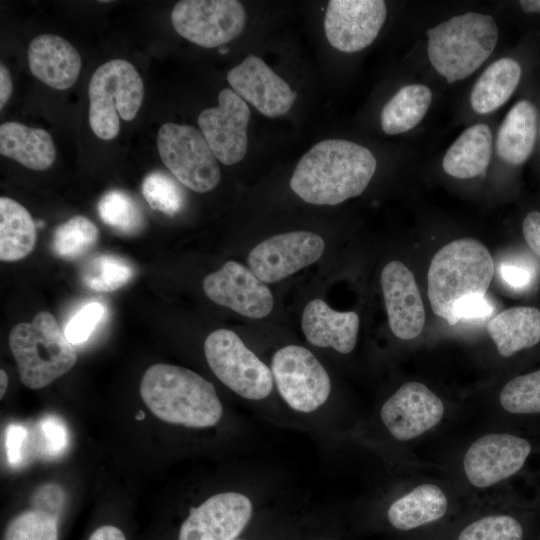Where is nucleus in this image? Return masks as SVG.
<instances>
[{
    "label": "nucleus",
    "instance_id": "5701e85b",
    "mask_svg": "<svg viewBox=\"0 0 540 540\" xmlns=\"http://www.w3.org/2000/svg\"><path fill=\"white\" fill-rule=\"evenodd\" d=\"M487 331L499 354L510 357L540 341V310L530 306L506 309L491 319Z\"/></svg>",
    "mask_w": 540,
    "mask_h": 540
},
{
    "label": "nucleus",
    "instance_id": "f03ea898",
    "mask_svg": "<svg viewBox=\"0 0 540 540\" xmlns=\"http://www.w3.org/2000/svg\"><path fill=\"white\" fill-rule=\"evenodd\" d=\"M140 395L149 410L167 423L207 428L222 418V404L212 383L181 366H150L141 379Z\"/></svg>",
    "mask_w": 540,
    "mask_h": 540
},
{
    "label": "nucleus",
    "instance_id": "ea45409f",
    "mask_svg": "<svg viewBox=\"0 0 540 540\" xmlns=\"http://www.w3.org/2000/svg\"><path fill=\"white\" fill-rule=\"evenodd\" d=\"M27 436L23 425L10 424L5 431V451L10 465H17L21 461L22 445Z\"/></svg>",
    "mask_w": 540,
    "mask_h": 540
},
{
    "label": "nucleus",
    "instance_id": "f8f14e48",
    "mask_svg": "<svg viewBox=\"0 0 540 540\" xmlns=\"http://www.w3.org/2000/svg\"><path fill=\"white\" fill-rule=\"evenodd\" d=\"M250 109L232 89L219 92L218 105L198 116L200 131L216 159L225 165L240 162L247 152V126Z\"/></svg>",
    "mask_w": 540,
    "mask_h": 540
},
{
    "label": "nucleus",
    "instance_id": "a19ab883",
    "mask_svg": "<svg viewBox=\"0 0 540 540\" xmlns=\"http://www.w3.org/2000/svg\"><path fill=\"white\" fill-rule=\"evenodd\" d=\"M524 239L530 249L540 257V212L531 211L524 218L522 225Z\"/></svg>",
    "mask_w": 540,
    "mask_h": 540
},
{
    "label": "nucleus",
    "instance_id": "7c9ffc66",
    "mask_svg": "<svg viewBox=\"0 0 540 540\" xmlns=\"http://www.w3.org/2000/svg\"><path fill=\"white\" fill-rule=\"evenodd\" d=\"M101 220L124 234L138 232L144 223L141 209L125 191L114 189L105 193L98 203Z\"/></svg>",
    "mask_w": 540,
    "mask_h": 540
},
{
    "label": "nucleus",
    "instance_id": "39448f33",
    "mask_svg": "<svg viewBox=\"0 0 540 540\" xmlns=\"http://www.w3.org/2000/svg\"><path fill=\"white\" fill-rule=\"evenodd\" d=\"M9 347L19 378L30 389L49 385L69 372L77 361L73 344L47 311L37 313L30 323L15 325L9 334Z\"/></svg>",
    "mask_w": 540,
    "mask_h": 540
},
{
    "label": "nucleus",
    "instance_id": "2f4dec72",
    "mask_svg": "<svg viewBox=\"0 0 540 540\" xmlns=\"http://www.w3.org/2000/svg\"><path fill=\"white\" fill-rule=\"evenodd\" d=\"M133 274V267L123 258L102 254L90 260L83 273V282L95 292L107 293L123 287Z\"/></svg>",
    "mask_w": 540,
    "mask_h": 540
},
{
    "label": "nucleus",
    "instance_id": "393cba45",
    "mask_svg": "<svg viewBox=\"0 0 540 540\" xmlns=\"http://www.w3.org/2000/svg\"><path fill=\"white\" fill-rule=\"evenodd\" d=\"M536 134V107L528 100L518 101L508 111L498 130V155L508 164L524 163L533 151Z\"/></svg>",
    "mask_w": 540,
    "mask_h": 540
},
{
    "label": "nucleus",
    "instance_id": "ddd939ff",
    "mask_svg": "<svg viewBox=\"0 0 540 540\" xmlns=\"http://www.w3.org/2000/svg\"><path fill=\"white\" fill-rule=\"evenodd\" d=\"M386 16L382 0H331L324 17L326 38L339 51L358 52L376 39Z\"/></svg>",
    "mask_w": 540,
    "mask_h": 540
},
{
    "label": "nucleus",
    "instance_id": "f257e3e1",
    "mask_svg": "<svg viewBox=\"0 0 540 540\" xmlns=\"http://www.w3.org/2000/svg\"><path fill=\"white\" fill-rule=\"evenodd\" d=\"M377 162L357 143L327 139L315 144L296 165L292 191L315 205H336L360 195L372 179Z\"/></svg>",
    "mask_w": 540,
    "mask_h": 540
},
{
    "label": "nucleus",
    "instance_id": "09e8293b",
    "mask_svg": "<svg viewBox=\"0 0 540 540\" xmlns=\"http://www.w3.org/2000/svg\"><path fill=\"white\" fill-rule=\"evenodd\" d=\"M236 540H244V539H236Z\"/></svg>",
    "mask_w": 540,
    "mask_h": 540
},
{
    "label": "nucleus",
    "instance_id": "0eeeda50",
    "mask_svg": "<svg viewBox=\"0 0 540 540\" xmlns=\"http://www.w3.org/2000/svg\"><path fill=\"white\" fill-rule=\"evenodd\" d=\"M204 354L215 376L239 396L262 400L271 394V370L235 332L218 329L210 333L204 342Z\"/></svg>",
    "mask_w": 540,
    "mask_h": 540
},
{
    "label": "nucleus",
    "instance_id": "aec40b11",
    "mask_svg": "<svg viewBox=\"0 0 540 540\" xmlns=\"http://www.w3.org/2000/svg\"><path fill=\"white\" fill-rule=\"evenodd\" d=\"M30 72L49 87L66 90L76 82L82 60L76 48L61 36L41 34L27 50Z\"/></svg>",
    "mask_w": 540,
    "mask_h": 540
},
{
    "label": "nucleus",
    "instance_id": "4468645a",
    "mask_svg": "<svg viewBox=\"0 0 540 540\" xmlns=\"http://www.w3.org/2000/svg\"><path fill=\"white\" fill-rule=\"evenodd\" d=\"M531 452L530 443L507 433H491L474 441L463 458L468 481L475 487L492 486L517 473Z\"/></svg>",
    "mask_w": 540,
    "mask_h": 540
},
{
    "label": "nucleus",
    "instance_id": "f3484780",
    "mask_svg": "<svg viewBox=\"0 0 540 540\" xmlns=\"http://www.w3.org/2000/svg\"><path fill=\"white\" fill-rule=\"evenodd\" d=\"M251 500L238 492H222L192 508L178 540H236L251 519Z\"/></svg>",
    "mask_w": 540,
    "mask_h": 540
},
{
    "label": "nucleus",
    "instance_id": "de8ad7c7",
    "mask_svg": "<svg viewBox=\"0 0 540 540\" xmlns=\"http://www.w3.org/2000/svg\"><path fill=\"white\" fill-rule=\"evenodd\" d=\"M227 51H228V48H227V47H224V48H221V49H220V53H221V54H225Z\"/></svg>",
    "mask_w": 540,
    "mask_h": 540
},
{
    "label": "nucleus",
    "instance_id": "e433bc0d",
    "mask_svg": "<svg viewBox=\"0 0 540 540\" xmlns=\"http://www.w3.org/2000/svg\"><path fill=\"white\" fill-rule=\"evenodd\" d=\"M106 313L105 306L98 301H90L82 305L68 320L64 334L73 345L86 342Z\"/></svg>",
    "mask_w": 540,
    "mask_h": 540
},
{
    "label": "nucleus",
    "instance_id": "cd10ccee",
    "mask_svg": "<svg viewBox=\"0 0 540 540\" xmlns=\"http://www.w3.org/2000/svg\"><path fill=\"white\" fill-rule=\"evenodd\" d=\"M37 240L36 224L28 210L9 197L0 198V260L18 261L28 256Z\"/></svg>",
    "mask_w": 540,
    "mask_h": 540
},
{
    "label": "nucleus",
    "instance_id": "4c0bfd02",
    "mask_svg": "<svg viewBox=\"0 0 540 540\" xmlns=\"http://www.w3.org/2000/svg\"><path fill=\"white\" fill-rule=\"evenodd\" d=\"M44 452L48 455L62 453L68 445L69 436L65 423L55 415H47L39 422Z\"/></svg>",
    "mask_w": 540,
    "mask_h": 540
},
{
    "label": "nucleus",
    "instance_id": "c03bdc74",
    "mask_svg": "<svg viewBox=\"0 0 540 540\" xmlns=\"http://www.w3.org/2000/svg\"><path fill=\"white\" fill-rule=\"evenodd\" d=\"M88 540H126L124 533L112 525H103L97 528Z\"/></svg>",
    "mask_w": 540,
    "mask_h": 540
},
{
    "label": "nucleus",
    "instance_id": "20e7f679",
    "mask_svg": "<svg viewBox=\"0 0 540 540\" xmlns=\"http://www.w3.org/2000/svg\"><path fill=\"white\" fill-rule=\"evenodd\" d=\"M431 65L451 84L474 73L492 54L498 27L490 15L467 12L427 30Z\"/></svg>",
    "mask_w": 540,
    "mask_h": 540
},
{
    "label": "nucleus",
    "instance_id": "a211bd4d",
    "mask_svg": "<svg viewBox=\"0 0 540 540\" xmlns=\"http://www.w3.org/2000/svg\"><path fill=\"white\" fill-rule=\"evenodd\" d=\"M227 81L240 98L267 117L287 113L297 96L280 76L253 54L228 72Z\"/></svg>",
    "mask_w": 540,
    "mask_h": 540
},
{
    "label": "nucleus",
    "instance_id": "58836bf2",
    "mask_svg": "<svg viewBox=\"0 0 540 540\" xmlns=\"http://www.w3.org/2000/svg\"><path fill=\"white\" fill-rule=\"evenodd\" d=\"M493 312V305L486 294L468 295L460 299L453 309V325L461 319H484Z\"/></svg>",
    "mask_w": 540,
    "mask_h": 540
},
{
    "label": "nucleus",
    "instance_id": "7ed1b4c3",
    "mask_svg": "<svg viewBox=\"0 0 540 540\" xmlns=\"http://www.w3.org/2000/svg\"><path fill=\"white\" fill-rule=\"evenodd\" d=\"M488 249L472 238L456 239L432 258L427 274L432 311L453 325L455 304L468 295L486 294L494 276Z\"/></svg>",
    "mask_w": 540,
    "mask_h": 540
},
{
    "label": "nucleus",
    "instance_id": "a18cd8bd",
    "mask_svg": "<svg viewBox=\"0 0 540 540\" xmlns=\"http://www.w3.org/2000/svg\"><path fill=\"white\" fill-rule=\"evenodd\" d=\"M519 4L521 9L526 13L540 14V0H521Z\"/></svg>",
    "mask_w": 540,
    "mask_h": 540
},
{
    "label": "nucleus",
    "instance_id": "2eb2a0df",
    "mask_svg": "<svg viewBox=\"0 0 540 540\" xmlns=\"http://www.w3.org/2000/svg\"><path fill=\"white\" fill-rule=\"evenodd\" d=\"M203 290L214 303L248 318H264L274 305L265 283L249 268L232 260L204 278Z\"/></svg>",
    "mask_w": 540,
    "mask_h": 540
},
{
    "label": "nucleus",
    "instance_id": "49530a36",
    "mask_svg": "<svg viewBox=\"0 0 540 540\" xmlns=\"http://www.w3.org/2000/svg\"><path fill=\"white\" fill-rule=\"evenodd\" d=\"M0 383V397L2 398L8 387V375L3 369L0 370Z\"/></svg>",
    "mask_w": 540,
    "mask_h": 540
},
{
    "label": "nucleus",
    "instance_id": "b1692460",
    "mask_svg": "<svg viewBox=\"0 0 540 540\" xmlns=\"http://www.w3.org/2000/svg\"><path fill=\"white\" fill-rule=\"evenodd\" d=\"M492 132L483 123L464 130L446 151L442 167L449 176L469 179L483 173L492 156Z\"/></svg>",
    "mask_w": 540,
    "mask_h": 540
},
{
    "label": "nucleus",
    "instance_id": "37998d69",
    "mask_svg": "<svg viewBox=\"0 0 540 540\" xmlns=\"http://www.w3.org/2000/svg\"><path fill=\"white\" fill-rule=\"evenodd\" d=\"M13 91V85L9 70L3 64L0 65V109L8 102Z\"/></svg>",
    "mask_w": 540,
    "mask_h": 540
},
{
    "label": "nucleus",
    "instance_id": "c9c22d12",
    "mask_svg": "<svg viewBox=\"0 0 540 540\" xmlns=\"http://www.w3.org/2000/svg\"><path fill=\"white\" fill-rule=\"evenodd\" d=\"M520 523L508 515H490L466 526L457 540H522Z\"/></svg>",
    "mask_w": 540,
    "mask_h": 540
},
{
    "label": "nucleus",
    "instance_id": "79ce46f5",
    "mask_svg": "<svg viewBox=\"0 0 540 540\" xmlns=\"http://www.w3.org/2000/svg\"><path fill=\"white\" fill-rule=\"evenodd\" d=\"M503 280L514 288H523L530 281V273L524 268L513 265H505L501 268Z\"/></svg>",
    "mask_w": 540,
    "mask_h": 540
},
{
    "label": "nucleus",
    "instance_id": "9d476101",
    "mask_svg": "<svg viewBox=\"0 0 540 540\" xmlns=\"http://www.w3.org/2000/svg\"><path fill=\"white\" fill-rule=\"evenodd\" d=\"M175 31L204 47H219L238 37L246 24V12L236 0H182L171 12Z\"/></svg>",
    "mask_w": 540,
    "mask_h": 540
},
{
    "label": "nucleus",
    "instance_id": "1a4fd4ad",
    "mask_svg": "<svg viewBox=\"0 0 540 540\" xmlns=\"http://www.w3.org/2000/svg\"><path fill=\"white\" fill-rule=\"evenodd\" d=\"M271 372L280 395L295 411L311 413L330 395L331 380L327 371L305 347L288 345L276 351Z\"/></svg>",
    "mask_w": 540,
    "mask_h": 540
},
{
    "label": "nucleus",
    "instance_id": "72a5a7b5",
    "mask_svg": "<svg viewBox=\"0 0 540 540\" xmlns=\"http://www.w3.org/2000/svg\"><path fill=\"white\" fill-rule=\"evenodd\" d=\"M3 540H58V517L37 509L22 512L8 523Z\"/></svg>",
    "mask_w": 540,
    "mask_h": 540
},
{
    "label": "nucleus",
    "instance_id": "473e14b6",
    "mask_svg": "<svg viewBox=\"0 0 540 540\" xmlns=\"http://www.w3.org/2000/svg\"><path fill=\"white\" fill-rule=\"evenodd\" d=\"M499 400L503 409L512 414L540 413V369L508 381Z\"/></svg>",
    "mask_w": 540,
    "mask_h": 540
},
{
    "label": "nucleus",
    "instance_id": "6ab92c4d",
    "mask_svg": "<svg viewBox=\"0 0 540 540\" xmlns=\"http://www.w3.org/2000/svg\"><path fill=\"white\" fill-rule=\"evenodd\" d=\"M381 287L392 333L402 340L416 338L425 324V311L413 273L391 261L381 273Z\"/></svg>",
    "mask_w": 540,
    "mask_h": 540
},
{
    "label": "nucleus",
    "instance_id": "4be33fe9",
    "mask_svg": "<svg viewBox=\"0 0 540 540\" xmlns=\"http://www.w3.org/2000/svg\"><path fill=\"white\" fill-rule=\"evenodd\" d=\"M0 153L32 170H46L55 161L56 148L50 134L19 122L0 126Z\"/></svg>",
    "mask_w": 540,
    "mask_h": 540
},
{
    "label": "nucleus",
    "instance_id": "bb28decb",
    "mask_svg": "<svg viewBox=\"0 0 540 540\" xmlns=\"http://www.w3.org/2000/svg\"><path fill=\"white\" fill-rule=\"evenodd\" d=\"M521 79V66L512 58H501L491 63L480 75L470 94L472 109L488 114L505 104Z\"/></svg>",
    "mask_w": 540,
    "mask_h": 540
},
{
    "label": "nucleus",
    "instance_id": "c756f323",
    "mask_svg": "<svg viewBox=\"0 0 540 540\" xmlns=\"http://www.w3.org/2000/svg\"><path fill=\"white\" fill-rule=\"evenodd\" d=\"M98 237L97 226L87 217L77 215L55 229L51 248L58 257L75 259L89 251Z\"/></svg>",
    "mask_w": 540,
    "mask_h": 540
},
{
    "label": "nucleus",
    "instance_id": "6e6552de",
    "mask_svg": "<svg viewBox=\"0 0 540 540\" xmlns=\"http://www.w3.org/2000/svg\"><path fill=\"white\" fill-rule=\"evenodd\" d=\"M157 148L164 165L185 187L205 193L218 185V160L201 131L189 125L165 123L157 133Z\"/></svg>",
    "mask_w": 540,
    "mask_h": 540
},
{
    "label": "nucleus",
    "instance_id": "9b49d317",
    "mask_svg": "<svg viewBox=\"0 0 540 540\" xmlns=\"http://www.w3.org/2000/svg\"><path fill=\"white\" fill-rule=\"evenodd\" d=\"M325 249L321 236L292 231L272 236L248 255L249 269L264 283L280 281L320 259Z\"/></svg>",
    "mask_w": 540,
    "mask_h": 540
},
{
    "label": "nucleus",
    "instance_id": "423d86ee",
    "mask_svg": "<svg viewBox=\"0 0 540 540\" xmlns=\"http://www.w3.org/2000/svg\"><path fill=\"white\" fill-rule=\"evenodd\" d=\"M89 124L102 140L115 138L120 118L131 121L144 96V84L136 68L127 60L112 59L92 74L89 86Z\"/></svg>",
    "mask_w": 540,
    "mask_h": 540
},
{
    "label": "nucleus",
    "instance_id": "a878e982",
    "mask_svg": "<svg viewBox=\"0 0 540 540\" xmlns=\"http://www.w3.org/2000/svg\"><path fill=\"white\" fill-rule=\"evenodd\" d=\"M447 508V497L439 486L422 484L395 500L387 518L394 528L407 531L439 520Z\"/></svg>",
    "mask_w": 540,
    "mask_h": 540
},
{
    "label": "nucleus",
    "instance_id": "dca6fc26",
    "mask_svg": "<svg viewBox=\"0 0 540 540\" xmlns=\"http://www.w3.org/2000/svg\"><path fill=\"white\" fill-rule=\"evenodd\" d=\"M443 415L442 400L416 381L404 383L380 410L384 426L399 441L419 437L439 424Z\"/></svg>",
    "mask_w": 540,
    "mask_h": 540
},
{
    "label": "nucleus",
    "instance_id": "c85d7f7f",
    "mask_svg": "<svg viewBox=\"0 0 540 540\" xmlns=\"http://www.w3.org/2000/svg\"><path fill=\"white\" fill-rule=\"evenodd\" d=\"M431 101L432 92L426 85L403 86L381 111L382 130L386 134L397 135L413 129L424 118Z\"/></svg>",
    "mask_w": 540,
    "mask_h": 540
},
{
    "label": "nucleus",
    "instance_id": "f704fd0d",
    "mask_svg": "<svg viewBox=\"0 0 540 540\" xmlns=\"http://www.w3.org/2000/svg\"><path fill=\"white\" fill-rule=\"evenodd\" d=\"M141 190L149 206L166 215L177 214L184 205L181 188L161 171L149 173L142 182Z\"/></svg>",
    "mask_w": 540,
    "mask_h": 540
},
{
    "label": "nucleus",
    "instance_id": "412c9836",
    "mask_svg": "<svg viewBox=\"0 0 540 540\" xmlns=\"http://www.w3.org/2000/svg\"><path fill=\"white\" fill-rule=\"evenodd\" d=\"M301 326L310 344L348 354L357 342L359 316L353 311H335L323 300L314 299L303 310Z\"/></svg>",
    "mask_w": 540,
    "mask_h": 540
}]
</instances>
